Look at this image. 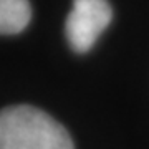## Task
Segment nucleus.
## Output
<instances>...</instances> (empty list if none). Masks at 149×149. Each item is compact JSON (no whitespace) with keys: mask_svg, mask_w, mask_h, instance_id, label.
<instances>
[{"mask_svg":"<svg viewBox=\"0 0 149 149\" xmlns=\"http://www.w3.org/2000/svg\"><path fill=\"white\" fill-rule=\"evenodd\" d=\"M0 149H74L56 119L28 104L0 111Z\"/></svg>","mask_w":149,"mask_h":149,"instance_id":"f257e3e1","label":"nucleus"},{"mask_svg":"<svg viewBox=\"0 0 149 149\" xmlns=\"http://www.w3.org/2000/svg\"><path fill=\"white\" fill-rule=\"evenodd\" d=\"M113 10L108 0H73L66 17V38L76 53H86L103 30L111 23Z\"/></svg>","mask_w":149,"mask_h":149,"instance_id":"f03ea898","label":"nucleus"},{"mask_svg":"<svg viewBox=\"0 0 149 149\" xmlns=\"http://www.w3.org/2000/svg\"><path fill=\"white\" fill-rule=\"evenodd\" d=\"M32 18L28 0H0V35H17Z\"/></svg>","mask_w":149,"mask_h":149,"instance_id":"7ed1b4c3","label":"nucleus"}]
</instances>
